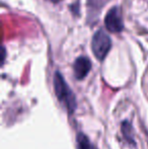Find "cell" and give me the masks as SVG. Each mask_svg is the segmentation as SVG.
I'll use <instances>...</instances> for the list:
<instances>
[{"mask_svg": "<svg viewBox=\"0 0 148 149\" xmlns=\"http://www.w3.org/2000/svg\"><path fill=\"white\" fill-rule=\"evenodd\" d=\"M54 89L60 104L66 109L69 114H73L76 110V98L65 79L59 71H56L54 74Z\"/></svg>", "mask_w": 148, "mask_h": 149, "instance_id": "obj_1", "label": "cell"}, {"mask_svg": "<svg viewBox=\"0 0 148 149\" xmlns=\"http://www.w3.org/2000/svg\"><path fill=\"white\" fill-rule=\"evenodd\" d=\"M112 47L111 38L106 33L105 31L99 30L93 35L91 41V50L95 58L103 61L108 55Z\"/></svg>", "mask_w": 148, "mask_h": 149, "instance_id": "obj_2", "label": "cell"}, {"mask_svg": "<svg viewBox=\"0 0 148 149\" xmlns=\"http://www.w3.org/2000/svg\"><path fill=\"white\" fill-rule=\"evenodd\" d=\"M106 28L111 33H121L124 29V22H123L122 12L118 6L112 7L108 11L105 18Z\"/></svg>", "mask_w": 148, "mask_h": 149, "instance_id": "obj_3", "label": "cell"}, {"mask_svg": "<svg viewBox=\"0 0 148 149\" xmlns=\"http://www.w3.org/2000/svg\"><path fill=\"white\" fill-rule=\"evenodd\" d=\"M91 69V62L86 57H79L75 60L73 64L74 76L76 79L81 80L83 79Z\"/></svg>", "mask_w": 148, "mask_h": 149, "instance_id": "obj_4", "label": "cell"}, {"mask_svg": "<svg viewBox=\"0 0 148 149\" xmlns=\"http://www.w3.org/2000/svg\"><path fill=\"white\" fill-rule=\"evenodd\" d=\"M77 149H97L83 133H78L76 136Z\"/></svg>", "mask_w": 148, "mask_h": 149, "instance_id": "obj_5", "label": "cell"}, {"mask_svg": "<svg viewBox=\"0 0 148 149\" xmlns=\"http://www.w3.org/2000/svg\"><path fill=\"white\" fill-rule=\"evenodd\" d=\"M122 132H123V135H124L125 139L129 142L130 144L134 145L135 141H134V138H133V130H132V126L129 122L125 121L123 122L122 124Z\"/></svg>", "mask_w": 148, "mask_h": 149, "instance_id": "obj_6", "label": "cell"}]
</instances>
